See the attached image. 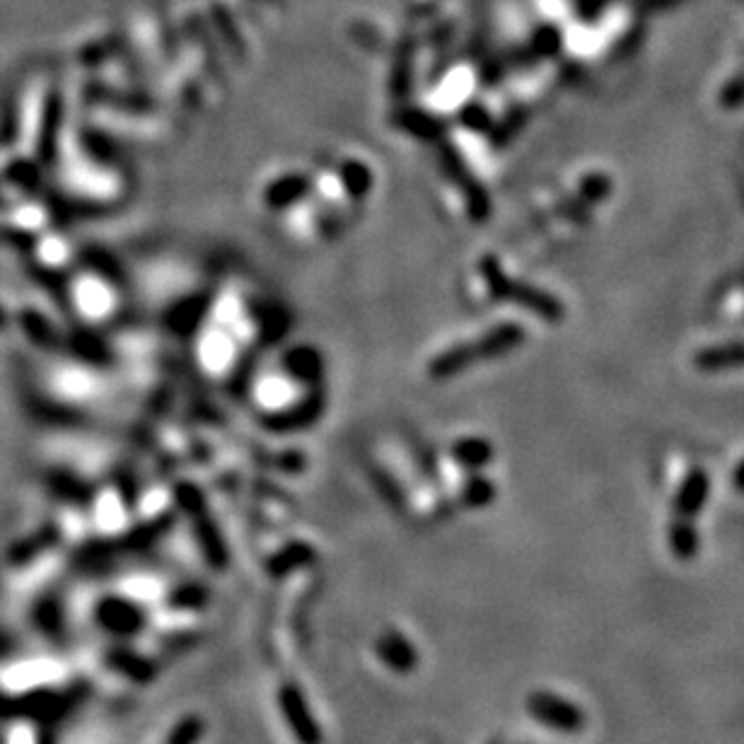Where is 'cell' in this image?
I'll return each mask as SVG.
<instances>
[{
  "instance_id": "277c9868",
  "label": "cell",
  "mask_w": 744,
  "mask_h": 744,
  "mask_svg": "<svg viewBox=\"0 0 744 744\" xmlns=\"http://www.w3.org/2000/svg\"><path fill=\"white\" fill-rule=\"evenodd\" d=\"M667 546H670V554L677 561H694L701 551V532L694 525V520L672 517L670 527H667Z\"/></svg>"
},
{
  "instance_id": "30bf717a",
  "label": "cell",
  "mask_w": 744,
  "mask_h": 744,
  "mask_svg": "<svg viewBox=\"0 0 744 744\" xmlns=\"http://www.w3.org/2000/svg\"><path fill=\"white\" fill-rule=\"evenodd\" d=\"M730 484H732V488H735L737 493H742V496H744V459H742L740 464H737L735 469H732Z\"/></svg>"
},
{
  "instance_id": "9c48e42d",
  "label": "cell",
  "mask_w": 744,
  "mask_h": 744,
  "mask_svg": "<svg viewBox=\"0 0 744 744\" xmlns=\"http://www.w3.org/2000/svg\"><path fill=\"white\" fill-rule=\"evenodd\" d=\"M491 498H493V486H491V481H484V479L474 481L472 488H469V491H467V501L472 503V505H476V508H481V505H486L488 501H491Z\"/></svg>"
},
{
  "instance_id": "6da1fadb",
  "label": "cell",
  "mask_w": 744,
  "mask_h": 744,
  "mask_svg": "<svg viewBox=\"0 0 744 744\" xmlns=\"http://www.w3.org/2000/svg\"><path fill=\"white\" fill-rule=\"evenodd\" d=\"M527 711L544 728L561 732V735H578L585 730L587 716L580 706L558 696L554 691H534L527 699Z\"/></svg>"
},
{
  "instance_id": "5b68a950",
  "label": "cell",
  "mask_w": 744,
  "mask_h": 744,
  "mask_svg": "<svg viewBox=\"0 0 744 744\" xmlns=\"http://www.w3.org/2000/svg\"><path fill=\"white\" fill-rule=\"evenodd\" d=\"M377 650H380V658L387 662L392 670L397 672H409L416 667V650L406 638H401L399 633H385L377 643Z\"/></svg>"
},
{
  "instance_id": "8fae6325",
  "label": "cell",
  "mask_w": 744,
  "mask_h": 744,
  "mask_svg": "<svg viewBox=\"0 0 744 744\" xmlns=\"http://www.w3.org/2000/svg\"><path fill=\"white\" fill-rule=\"evenodd\" d=\"M491 744H501V742H498V740H496V742H491Z\"/></svg>"
},
{
  "instance_id": "8992f818",
  "label": "cell",
  "mask_w": 744,
  "mask_h": 744,
  "mask_svg": "<svg viewBox=\"0 0 744 744\" xmlns=\"http://www.w3.org/2000/svg\"><path fill=\"white\" fill-rule=\"evenodd\" d=\"M141 612L136 607H131L129 602L124 600H109L102 607V621L104 626H109L114 633L119 636H126V633H133L141 626Z\"/></svg>"
},
{
  "instance_id": "ba28073f",
  "label": "cell",
  "mask_w": 744,
  "mask_h": 744,
  "mask_svg": "<svg viewBox=\"0 0 744 744\" xmlns=\"http://www.w3.org/2000/svg\"><path fill=\"white\" fill-rule=\"evenodd\" d=\"M609 191H612L609 177H604V174H590V177H585L583 184H580V194H583L580 201H583L585 206H590V203L607 199Z\"/></svg>"
},
{
  "instance_id": "52a82bcc",
  "label": "cell",
  "mask_w": 744,
  "mask_h": 744,
  "mask_svg": "<svg viewBox=\"0 0 744 744\" xmlns=\"http://www.w3.org/2000/svg\"><path fill=\"white\" fill-rule=\"evenodd\" d=\"M696 365L701 370L713 372V370H725L735 368V365H744V344H728L718 348H706L696 356Z\"/></svg>"
},
{
  "instance_id": "3957f363",
  "label": "cell",
  "mask_w": 744,
  "mask_h": 744,
  "mask_svg": "<svg viewBox=\"0 0 744 744\" xmlns=\"http://www.w3.org/2000/svg\"><path fill=\"white\" fill-rule=\"evenodd\" d=\"M281 708L283 716H286L288 725L293 728L295 735H298L300 744H319L322 742V732H319L317 723L310 718V711H307L305 699L295 687H286L281 691Z\"/></svg>"
},
{
  "instance_id": "7a4b0ae2",
  "label": "cell",
  "mask_w": 744,
  "mask_h": 744,
  "mask_svg": "<svg viewBox=\"0 0 744 744\" xmlns=\"http://www.w3.org/2000/svg\"><path fill=\"white\" fill-rule=\"evenodd\" d=\"M711 496V476L703 469H691L674 493V517L696 520Z\"/></svg>"
}]
</instances>
